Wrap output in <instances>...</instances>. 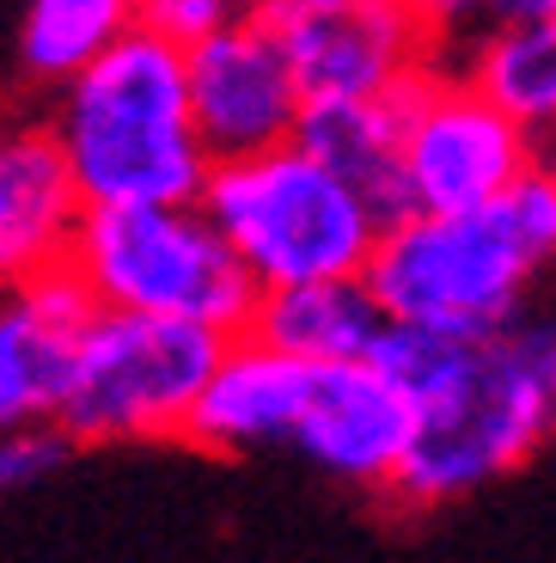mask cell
Instances as JSON below:
<instances>
[{
	"mask_svg": "<svg viewBox=\"0 0 556 563\" xmlns=\"http://www.w3.org/2000/svg\"><path fill=\"white\" fill-rule=\"evenodd\" d=\"M551 252L556 178L551 166H538L483 209L386 214L362 276L391 324L489 338L532 312Z\"/></svg>",
	"mask_w": 556,
	"mask_h": 563,
	"instance_id": "6da1fadb",
	"label": "cell"
},
{
	"mask_svg": "<svg viewBox=\"0 0 556 563\" xmlns=\"http://www.w3.org/2000/svg\"><path fill=\"white\" fill-rule=\"evenodd\" d=\"M49 92L56 104L43 135L56 147L80 209L196 202L214 159L190 123L184 49L129 25Z\"/></svg>",
	"mask_w": 556,
	"mask_h": 563,
	"instance_id": "7a4b0ae2",
	"label": "cell"
},
{
	"mask_svg": "<svg viewBox=\"0 0 556 563\" xmlns=\"http://www.w3.org/2000/svg\"><path fill=\"white\" fill-rule=\"evenodd\" d=\"M556 429V324L526 312L471 343L459 374L410 410V448L386 490L410 508L477 496L538 460Z\"/></svg>",
	"mask_w": 556,
	"mask_h": 563,
	"instance_id": "3957f363",
	"label": "cell"
},
{
	"mask_svg": "<svg viewBox=\"0 0 556 563\" xmlns=\"http://www.w3.org/2000/svg\"><path fill=\"white\" fill-rule=\"evenodd\" d=\"M196 202L257 288L362 276L379 227H386V209L374 202V190L324 166L300 141L214 159Z\"/></svg>",
	"mask_w": 556,
	"mask_h": 563,
	"instance_id": "277c9868",
	"label": "cell"
},
{
	"mask_svg": "<svg viewBox=\"0 0 556 563\" xmlns=\"http://www.w3.org/2000/svg\"><path fill=\"white\" fill-rule=\"evenodd\" d=\"M62 264L80 276L92 307L209 324L221 338L245 331L251 300H257V282L226 252L202 202L80 209Z\"/></svg>",
	"mask_w": 556,
	"mask_h": 563,
	"instance_id": "5b68a950",
	"label": "cell"
},
{
	"mask_svg": "<svg viewBox=\"0 0 556 563\" xmlns=\"http://www.w3.org/2000/svg\"><path fill=\"white\" fill-rule=\"evenodd\" d=\"M221 331L154 312L98 307L62 355V386L49 429L68 448H116V441L184 435L190 405L209 380Z\"/></svg>",
	"mask_w": 556,
	"mask_h": 563,
	"instance_id": "8992f818",
	"label": "cell"
},
{
	"mask_svg": "<svg viewBox=\"0 0 556 563\" xmlns=\"http://www.w3.org/2000/svg\"><path fill=\"white\" fill-rule=\"evenodd\" d=\"M538 166L544 135L496 111L446 56L398 92V141H391L386 190L391 214L483 209Z\"/></svg>",
	"mask_w": 556,
	"mask_h": 563,
	"instance_id": "52a82bcc",
	"label": "cell"
},
{
	"mask_svg": "<svg viewBox=\"0 0 556 563\" xmlns=\"http://www.w3.org/2000/svg\"><path fill=\"white\" fill-rule=\"evenodd\" d=\"M257 19L307 99H398L441 62L410 0H276Z\"/></svg>",
	"mask_w": 556,
	"mask_h": 563,
	"instance_id": "ba28073f",
	"label": "cell"
},
{
	"mask_svg": "<svg viewBox=\"0 0 556 563\" xmlns=\"http://www.w3.org/2000/svg\"><path fill=\"white\" fill-rule=\"evenodd\" d=\"M184 99L209 159H238L257 147L293 141L300 123V80L281 62L276 37L257 13H233L221 31L184 49Z\"/></svg>",
	"mask_w": 556,
	"mask_h": 563,
	"instance_id": "9c48e42d",
	"label": "cell"
},
{
	"mask_svg": "<svg viewBox=\"0 0 556 563\" xmlns=\"http://www.w3.org/2000/svg\"><path fill=\"white\" fill-rule=\"evenodd\" d=\"M410 448V405L374 362H307L288 453L348 490H386Z\"/></svg>",
	"mask_w": 556,
	"mask_h": 563,
	"instance_id": "30bf717a",
	"label": "cell"
},
{
	"mask_svg": "<svg viewBox=\"0 0 556 563\" xmlns=\"http://www.w3.org/2000/svg\"><path fill=\"white\" fill-rule=\"evenodd\" d=\"M300 386H307V362L257 343L251 331H233L196 393L184 435L214 453H276L288 448Z\"/></svg>",
	"mask_w": 556,
	"mask_h": 563,
	"instance_id": "8fae6325",
	"label": "cell"
},
{
	"mask_svg": "<svg viewBox=\"0 0 556 563\" xmlns=\"http://www.w3.org/2000/svg\"><path fill=\"white\" fill-rule=\"evenodd\" d=\"M74 221L80 197L43 123H0V288L62 264Z\"/></svg>",
	"mask_w": 556,
	"mask_h": 563,
	"instance_id": "7c38bea8",
	"label": "cell"
},
{
	"mask_svg": "<svg viewBox=\"0 0 556 563\" xmlns=\"http://www.w3.org/2000/svg\"><path fill=\"white\" fill-rule=\"evenodd\" d=\"M386 307L367 276H319L288 288H257L245 331L293 362H367L386 338Z\"/></svg>",
	"mask_w": 556,
	"mask_h": 563,
	"instance_id": "4fadbf2b",
	"label": "cell"
},
{
	"mask_svg": "<svg viewBox=\"0 0 556 563\" xmlns=\"http://www.w3.org/2000/svg\"><path fill=\"white\" fill-rule=\"evenodd\" d=\"M453 68L483 92L496 111L526 123L551 141L556 129V19H520V25H489L453 49Z\"/></svg>",
	"mask_w": 556,
	"mask_h": 563,
	"instance_id": "5bb4252c",
	"label": "cell"
},
{
	"mask_svg": "<svg viewBox=\"0 0 556 563\" xmlns=\"http://www.w3.org/2000/svg\"><path fill=\"white\" fill-rule=\"evenodd\" d=\"M293 141L312 147L324 166H336L343 178H355L362 190H374V202L386 209L391 190V141H398V99H307ZM391 214V209H386Z\"/></svg>",
	"mask_w": 556,
	"mask_h": 563,
	"instance_id": "9a60e30c",
	"label": "cell"
},
{
	"mask_svg": "<svg viewBox=\"0 0 556 563\" xmlns=\"http://www.w3.org/2000/svg\"><path fill=\"white\" fill-rule=\"evenodd\" d=\"M135 25V0H25L19 13V68L37 86H62L74 68Z\"/></svg>",
	"mask_w": 556,
	"mask_h": 563,
	"instance_id": "2e32d148",
	"label": "cell"
},
{
	"mask_svg": "<svg viewBox=\"0 0 556 563\" xmlns=\"http://www.w3.org/2000/svg\"><path fill=\"white\" fill-rule=\"evenodd\" d=\"M68 343V331L43 324L13 288H0V429L49 422Z\"/></svg>",
	"mask_w": 556,
	"mask_h": 563,
	"instance_id": "e0dca14e",
	"label": "cell"
},
{
	"mask_svg": "<svg viewBox=\"0 0 556 563\" xmlns=\"http://www.w3.org/2000/svg\"><path fill=\"white\" fill-rule=\"evenodd\" d=\"M410 13L434 37L441 56H453L465 37L489 25H520V19H556V0H410Z\"/></svg>",
	"mask_w": 556,
	"mask_h": 563,
	"instance_id": "ac0fdd59",
	"label": "cell"
},
{
	"mask_svg": "<svg viewBox=\"0 0 556 563\" xmlns=\"http://www.w3.org/2000/svg\"><path fill=\"white\" fill-rule=\"evenodd\" d=\"M68 460V441L49 422H25V429H0V508L13 496L37 490L56 465Z\"/></svg>",
	"mask_w": 556,
	"mask_h": 563,
	"instance_id": "d6986e66",
	"label": "cell"
},
{
	"mask_svg": "<svg viewBox=\"0 0 556 563\" xmlns=\"http://www.w3.org/2000/svg\"><path fill=\"white\" fill-rule=\"evenodd\" d=\"M233 13H245L238 0H135V25L166 37L171 49H190L196 37L221 31Z\"/></svg>",
	"mask_w": 556,
	"mask_h": 563,
	"instance_id": "ffe728a7",
	"label": "cell"
},
{
	"mask_svg": "<svg viewBox=\"0 0 556 563\" xmlns=\"http://www.w3.org/2000/svg\"><path fill=\"white\" fill-rule=\"evenodd\" d=\"M238 7H245V13H264V7H276V0H238Z\"/></svg>",
	"mask_w": 556,
	"mask_h": 563,
	"instance_id": "44dd1931",
	"label": "cell"
}]
</instances>
